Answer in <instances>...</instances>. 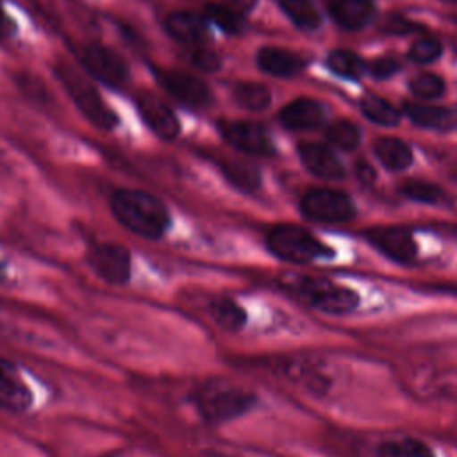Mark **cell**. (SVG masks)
I'll use <instances>...</instances> for the list:
<instances>
[{"mask_svg": "<svg viewBox=\"0 0 457 457\" xmlns=\"http://www.w3.org/2000/svg\"><path fill=\"white\" fill-rule=\"evenodd\" d=\"M114 220L145 239H159L170 227L166 205L154 195L141 189H116L109 200Z\"/></svg>", "mask_w": 457, "mask_h": 457, "instance_id": "obj_1", "label": "cell"}, {"mask_svg": "<svg viewBox=\"0 0 457 457\" xmlns=\"http://www.w3.org/2000/svg\"><path fill=\"white\" fill-rule=\"evenodd\" d=\"M253 400V393L223 380L207 382L195 393L198 412L211 423H225L245 414Z\"/></svg>", "mask_w": 457, "mask_h": 457, "instance_id": "obj_2", "label": "cell"}, {"mask_svg": "<svg viewBox=\"0 0 457 457\" xmlns=\"http://www.w3.org/2000/svg\"><path fill=\"white\" fill-rule=\"evenodd\" d=\"M55 77L71 96L79 111L98 129L111 130L118 123L116 112L104 102L98 91L91 86V82L77 71L73 66L66 62L55 64Z\"/></svg>", "mask_w": 457, "mask_h": 457, "instance_id": "obj_3", "label": "cell"}, {"mask_svg": "<svg viewBox=\"0 0 457 457\" xmlns=\"http://www.w3.org/2000/svg\"><path fill=\"white\" fill-rule=\"evenodd\" d=\"M268 248L273 255L289 262H309L334 255L332 248L303 227L280 223L268 234Z\"/></svg>", "mask_w": 457, "mask_h": 457, "instance_id": "obj_4", "label": "cell"}, {"mask_svg": "<svg viewBox=\"0 0 457 457\" xmlns=\"http://www.w3.org/2000/svg\"><path fill=\"white\" fill-rule=\"evenodd\" d=\"M300 293L314 309L327 314H348L359 305L357 291L327 278H303Z\"/></svg>", "mask_w": 457, "mask_h": 457, "instance_id": "obj_5", "label": "cell"}, {"mask_svg": "<svg viewBox=\"0 0 457 457\" xmlns=\"http://www.w3.org/2000/svg\"><path fill=\"white\" fill-rule=\"evenodd\" d=\"M300 209L305 218L320 223H345L355 216L352 198L343 191L328 187L309 189L300 200Z\"/></svg>", "mask_w": 457, "mask_h": 457, "instance_id": "obj_6", "label": "cell"}, {"mask_svg": "<svg viewBox=\"0 0 457 457\" xmlns=\"http://www.w3.org/2000/svg\"><path fill=\"white\" fill-rule=\"evenodd\" d=\"M93 271L111 286H123L130 278V252L114 241H102L87 252Z\"/></svg>", "mask_w": 457, "mask_h": 457, "instance_id": "obj_7", "label": "cell"}, {"mask_svg": "<svg viewBox=\"0 0 457 457\" xmlns=\"http://www.w3.org/2000/svg\"><path fill=\"white\" fill-rule=\"evenodd\" d=\"M80 59L86 70L96 80L104 82L109 87L121 86L129 77V70L123 59L104 45H98V43L86 45Z\"/></svg>", "mask_w": 457, "mask_h": 457, "instance_id": "obj_8", "label": "cell"}, {"mask_svg": "<svg viewBox=\"0 0 457 457\" xmlns=\"http://www.w3.org/2000/svg\"><path fill=\"white\" fill-rule=\"evenodd\" d=\"M155 79L171 96H175L179 102L186 105L205 107L212 100L209 86L191 73L180 70L155 68Z\"/></svg>", "mask_w": 457, "mask_h": 457, "instance_id": "obj_9", "label": "cell"}, {"mask_svg": "<svg viewBox=\"0 0 457 457\" xmlns=\"http://www.w3.org/2000/svg\"><path fill=\"white\" fill-rule=\"evenodd\" d=\"M34 395L20 368L0 355V409L9 412H25L32 407Z\"/></svg>", "mask_w": 457, "mask_h": 457, "instance_id": "obj_10", "label": "cell"}, {"mask_svg": "<svg viewBox=\"0 0 457 457\" xmlns=\"http://www.w3.org/2000/svg\"><path fill=\"white\" fill-rule=\"evenodd\" d=\"M218 129H220V134L241 152L253 154V155L275 154V148L268 132L259 123L221 120L218 121Z\"/></svg>", "mask_w": 457, "mask_h": 457, "instance_id": "obj_11", "label": "cell"}, {"mask_svg": "<svg viewBox=\"0 0 457 457\" xmlns=\"http://www.w3.org/2000/svg\"><path fill=\"white\" fill-rule=\"evenodd\" d=\"M364 237L386 257L396 262H411L418 253V245L412 234L402 227H371Z\"/></svg>", "mask_w": 457, "mask_h": 457, "instance_id": "obj_12", "label": "cell"}, {"mask_svg": "<svg viewBox=\"0 0 457 457\" xmlns=\"http://www.w3.org/2000/svg\"><path fill=\"white\" fill-rule=\"evenodd\" d=\"M136 105L139 114L143 116L145 123L162 139H173L180 132V123L175 112L155 95L152 93H139L136 96Z\"/></svg>", "mask_w": 457, "mask_h": 457, "instance_id": "obj_13", "label": "cell"}, {"mask_svg": "<svg viewBox=\"0 0 457 457\" xmlns=\"http://www.w3.org/2000/svg\"><path fill=\"white\" fill-rule=\"evenodd\" d=\"M298 154H300L303 166L316 177L334 180V179H341L345 175L343 164L325 145L303 141L298 145Z\"/></svg>", "mask_w": 457, "mask_h": 457, "instance_id": "obj_14", "label": "cell"}, {"mask_svg": "<svg viewBox=\"0 0 457 457\" xmlns=\"http://www.w3.org/2000/svg\"><path fill=\"white\" fill-rule=\"evenodd\" d=\"M323 107L312 100V98H298L291 104H287L280 114L278 120L284 127L293 130H307L316 129L323 121Z\"/></svg>", "mask_w": 457, "mask_h": 457, "instance_id": "obj_15", "label": "cell"}, {"mask_svg": "<svg viewBox=\"0 0 457 457\" xmlns=\"http://www.w3.org/2000/svg\"><path fill=\"white\" fill-rule=\"evenodd\" d=\"M164 27L171 37L189 46H195L207 37V25L204 18L189 11L171 12L164 20Z\"/></svg>", "mask_w": 457, "mask_h": 457, "instance_id": "obj_16", "label": "cell"}, {"mask_svg": "<svg viewBox=\"0 0 457 457\" xmlns=\"http://www.w3.org/2000/svg\"><path fill=\"white\" fill-rule=\"evenodd\" d=\"M405 112L416 125H421L427 129H436V130L457 129V107L405 104Z\"/></svg>", "mask_w": 457, "mask_h": 457, "instance_id": "obj_17", "label": "cell"}, {"mask_svg": "<svg viewBox=\"0 0 457 457\" xmlns=\"http://www.w3.org/2000/svg\"><path fill=\"white\" fill-rule=\"evenodd\" d=\"M332 20L348 30L361 29L373 14L371 0H328Z\"/></svg>", "mask_w": 457, "mask_h": 457, "instance_id": "obj_18", "label": "cell"}, {"mask_svg": "<svg viewBox=\"0 0 457 457\" xmlns=\"http://www.w3.org/2000/svg\"><path fill=\"white\" fill-rule=\"evenodd\" d=\"M257 64L262 71H266L270 75L289 77L302 70L303 61L289 50L277 48V46H266V48L259 50Z\"/></svg>", "mask_w": 457, "mask_h": 457, "instance_id": "obj_19", "label": "cell"}, {"mask_svg": "<svg viewBox=\"0 0 457 457\" xmlns=\"http://www.w3.org/2000/svg\"><path fill=\"white\" fill-rule=\"evenodd\" d=\"M375 154L380 159V162L393 171L405 170L412 161L411 148L402 139L389 136L378 137L375 141Z\"/></svg>", "mask_w": 457, "mask_h": 457, "instance_id": "obj_20", "label": "cell"}, {"mask_svg": "<svg viewBox=\"0 0 457 457\" xmlns=\"http://www.w3.org/2000/svg\"><path fill=\"white\" fill-rule=\"evenodd\" d=\"M209 312L218 327L228 332H236L245 327L246 312L245 309L230 298H216L209 305Z\"/></svg>", "mask_w": 457, "mask_h": 457, "instance_id": "obj_21", "label": "cell"}, {"mask_svg": "<svg viewBox=\"0 0 457 457\" xmlns=\"http://www.w3.org/2000/svg\"><path fill=\"white\" fill-rule=\"evenodd\" d=\"M287 18L300 29L314 30L321 23V16L311 0H278Z\"/></svg>", "mask_w": 457, "mask_h": 457, "instance_id": "obj_22", "label": "cell"}, {"mask_svg": "<svg viewBox=\"0 0 457 457\" xmlns=\"http://www.w3.org/2000/svg\"><path fill=\"white\" fill-rule=\"evenodd\" d=\"M234 100L248 111H262L270 105L271 93L264 84L259 82H239L234 91Z\"/></svg>", "mask_w": 457, "mask_h": 457, "instance_id": "obj_23", "label": "cell"}, {"mask_svg": "<svg viewBox=\"0 0 457 457\" xmlns=\"http://www.w3.org/2000/svg\"><path fill=\"white\" fill-rule=\"evenodd\" d=\"M378 457H436L432 448L420 439L407 437L380 445Z\"/></svg>", "mask_w": 457, "mask_h": 457, "instance_id": "obj_24", "label": "cell"}, {"mask_svg": "<svg viewBox=\"0 0 457 457\" xmlns=\"http://www.w3.org/2000/svg\"><path fill=\"white\" fill-rule=\"evenodd\" d=\"M205 16L228 34H239L245 29V18L239 11L223 4L205 5Z\"/></svg>", "mask_w": 457, "mask_h": 457, "instance_id": "obj_25", "label": "cell"}, {"mask_svg": "<svg viewBox=\"0 0 457 457\" xmlns=\"http://www.w3.org/2000/svg\"><path fill=\"white\" fill-rule=\"evenodd\" d=\"M223 173L225 177L239 189L243 191H253L259 187L261 179L253 166L241 162V161H228L223 162Z\"/></svg>", "mask_w": 457, "mask_h": 457, "instance_id": "obj_26", "label": "cell"}, {"mask_svg": "<svg viewBox=\"0 0 457 457\" xmlns=\"http://www.w3.org/2000/svg\"><path fill=\"white\" fill-rule=\"evenodd\" d=\"M400 191L407 198L416 200V202H423V204H437L445 198V193L439 186H436L432 182H427V180H418V179L405 180L400 186Z\"/></svg>", "mask_w": 457, "mask_h": 457, "instance_id": "obj_27", "label": "cell"}, {"mask_svg": "<svg viewBox=\"0 0 457 457\" xmlns=\"http://www.w3.org/2000/svg\"><path fill=\"white\" fill-rule=\"evenodd\" d=\"M328 68L343 77H359L364 73V62L352 52L348 50H334L327 57Z\"/></svg>", "mask_w": 457, "mask_h": 457, "instance_id": "obj_28", "label": "cell"}, {"mask_svg": "<svg viewBox=\"0 0 457 457\" xmlns=\"http://www.w3.org/2000/svg\"><path fill=\"white\" fill-rule=\"evenodd\" d=\"M361 109L368 120L378 125L391 127V125H396L400 120L398 111L382 98H366L361 102Z\"/></svg>", "mask_w": 457, "mask_h": 457, "instance_id": "obj_29", "label": "cell"}, {"mask_svg": "<svg viewBox=\"0 0 457 457\" xmlns=\"http://www.w3.org/2000/svg\"><path fill=\"white\" fill-rule=\"evenodd\" d=\"M327 139L343 150H352L359 143V130L352 121L339 120L327 129Z\"/></svg>", "mask_w": 457, "mask_h": 457, "instance_id": "obj_30", "label": "cell"}, {"mask_svg": "<svg viewBox=\"0 0 457 457\" xmlns=\"http://www.w3.org/2000/svg\"><path fill=\"white\" fill-rule=\"evenodd\" d=\"M411 91L420 98H437L445 91V82L441 77L434 73H421L414 77L411 82Z\"/></svg>", "mask_w": 457, "mask_h": 457, "instance_id": "obj_31", "label": "cell"}, {"mask_svg": "<svg viewBox=\"0 0 457 457\" xmlns=\"http://www.w3.org/2000/svg\"><path fill=\"white\" fill-rule=\"evenodd\" d=\"M441 55V43L432 37H421L409 48V57L414 62H432Z\"/></svg>", "mask_w": 457, "mask_h": 457, "instance_id": "obj_32", "label": "cell"}, {"mask_svg": "<svg viewBox=\"0 0 457 457\" xmlns=\"http://www.w3.org/2000/svg\"><path fill=\"white\" fill-rule=\"evenodd\" d=\"M186 55H187V61H189L195 68H198V70H202V71L212 73V71H216V70L220 68V64H221L220 57H218L214 52H211V50H207V48H202V46H196V45L191 46Z\"/></svg>", "mask_w": 457, "mask_h": 457, "instance_id": "obj_33", "label": "cell"}, {"mask_svg": "<svg viewBox=\"0 0 457 457\" xmlns=\"http://www.w3.org/2000/svg\"><path fill=\"white\" fill-rule=\"evenodd\" d=\"M398 68L400 64L393 57H378L370 64V73L377 79H387L393 73H396Z\"/></svg>", "mask_w": 457, "mask_h": 457, "instance_id": "obj_34", "label": "cell"}, {"mask_svg": "<svg viewBox=\"0 0 457 457\" xmlns=\"http://www.w3.org/2000/svg\"><path fill=\"white\" fill-rule=\"evenodd\" d=\"M12 32H14V21L9 18V14L5 12V9L0 2V39L11 37Z\"/></svg>", "mask_w": 457, "mask_h": 457, "instance_id": "obj_35", "label": "cell"}, {"mask_svg": "<svg viewBox=\"0 0 457 457\" xmlns=\"http://www.w3.org/2000/svg\"><path fill=\"white\" fill-rule=\"evenodd\" d=\"M355 173L362 184H371L375 180V170L366 161H359L355 166Z\"/></svg>", "mask_w": 457, "mask_h": 457, "instance_id": "obj_36", "label": "cell"}, {"mask_svg": "<svg viewBox=\"0 0 457 457\" xmlns=\"http://www.w3.org/2000/svg\"><path fill=\"white\" fill-rule=\"evenodd\" d=\"M386 30L389 32H414V30H420L416 25L409 23V21H402V20H389V23L386 25Z\"/></svg>", "mask_w": 457, "mask_h": 457, "instance_id": "obj_37", "label": "cell"}, {"mask_svg": "<svg viewBox=\"0 0 457 457\" xmlns=\"http://www.w3.org/2000/svg\"><path fill=\"white\" fill-rule=\"evenodd\" d=\"M255 4H257V0H227V5H230L232 9H236L239 12L250 11Z\"/></svg>", "mask_w": 457, "mask_h": 457, "instance_id": "obj_38", "label": "cell"}, {"mask_svg": "<svg viewBox=\"0 0 457 457\" xmlns=\"http://www.w3.org/2000/svg\"><path fill=\"white\" fill-rule=\"evenodd\" d=\"M450 2H457V0H450Z\"/></svg>", "mask_w": 457, "mask_h": 457, "instance_id": "obj_39", "label": "cell"}, {"mask_svg": "<svg viewBox=\"0 0 457 457\" xmlns=\"http://www.w3.org/2000/svg\"><path fill=\"white\" fill-rule=\"evenodd\" d=\"M0 273H2V266H0Z\"/></svg>", "mask_w": 457, "mask_h": 457, "instance_id": "obj_40", "label": "cell"}]
</instances>
